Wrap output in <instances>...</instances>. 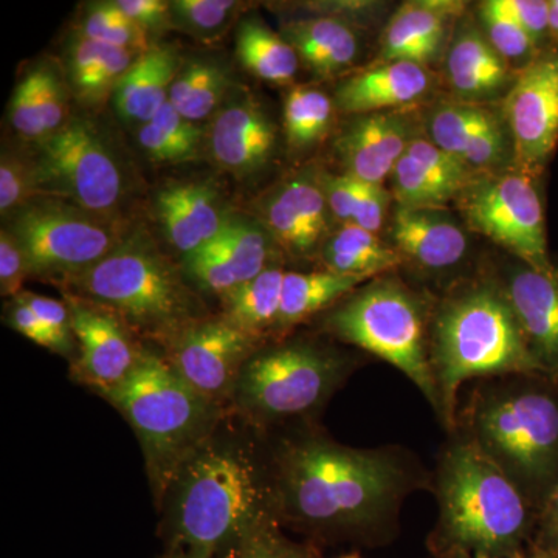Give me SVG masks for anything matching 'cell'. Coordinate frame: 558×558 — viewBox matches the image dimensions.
<instances>
[{
  "label": "cell",
  "instance_id": "obj_1",
  "mask_svg": "<svg viewBox=\"0 0 558 558\" xmlns=\"http://www.w3.org/2000/svg\"><path fill=\"white\" fill-rule=\"evenodd\" d=\"M279 523L323 538L381 542L398 529L400 508L433 476L399 446L354 449L311 433L290 439L275 461Z\"/></svg>",
  "mask_w": 558,
  "mask_h": 558
},
{
  "label": "cell",
  "instance_id": "obj_2",
  "mask_svg": "<svg viewBox=\"0 0 558 558\" xmlns=\"http://www.w3.org/2000/svg\"><path fill=\"white\" fill-rule=\"evenodd\" d=\"M438 521L428 548L438 558H512L534 539L538 509L464 436L451 433L433 476Z\"/></svg>",
  "mask_w": 558,
  "mask_h": 558
},
{
  "label": "cell",
  "instance_id": "obj_3",
  "mask_svg": "<svg viewBox=\"0 0 558 558\" xmlns=\"http://www.w3.org/2000/svg\"><path fill=\"white\" fill-rule=\"evenodd\" d=\"M453 433L478 447L539 512L558 484V377L476 380Z\"/></svg>",
  "mask_w": 558,
  "mask_h": 558
},
{
  "label": "cell",
  "instance_id": "obj_4",
  "mask_svg": "<svg viewBox=\"0 0 558 558\" xmlns=\"http://www.w3.org/2000/svg\"><path fill=\"white\" fill-rule=\"evenodd\" d=\"M429 359L439 398L436 416L449 435L457 428L465 381L543 373L497 278L459 286L435 304Z\"/></svg>",
  "mask_w": 558,
  "mask_h": 558
},
{
  "label": "cell",
  "instance_id": "obj_5",
  "mask_svg": "<svg viewBox=\"0 0 558 558\" xmlns=\"http://www.w3.org/2000/svg\"><path fill=\"white\" fill-rule=\"evenodd\" d=\"M175 483L172 550L227 558L253 531L278 520L274 484L242 447L208 440Z\"/></svg>",
  "mask_w": 558,
  "mask_h": 558
},
{
  "label": "cell",
  "instance_id": "obj_6",
  "mask_svg": "<svg viewBox=\"0 0 558 558\" xmlns=\"http://www.w3.org/2000/svg\"><path fill=\"white\" fill-rule=\"evenodd\" d=\"M106 398L130 421L159 494L209 440L216 403L186 384L167 359L140 352L130 376Z\"/></svg>",
  "mask_w": 558,
  "mask_h": 558
},
{
  "label": "cell",
  "instance_id": "obj_7",
  "mask_svg": "<svg viewBox=\"0 0 558 558\" xmlns=\"http://www.w3.org/2000/svg\"><path fill=\"white\" fill-rule=\"evenodd\" d=\"M80 299L100 304L143 336L172 343L194 325L197 303L170 260L143 238L117 245L69 278Z\"/></svg>",
  "mask_w": 558,
  "mask_h": 558
},
{
  "label": "cell",
  "instance_id": "obj_8",
  "mask_svg": "<svg viewBox=\"0 0 558 558\" xmlns=\"http://www.w3.org/2000/svg\"><path fill=\"white\" fill-rule=\"evenodd\" d=\"M433 311L435 306L416 290L399 278L381 275L341 301L326 326L344 343L409 377L438 414V389L429 359Z\"/></svg>",
  "mask_w": 558,
  "mask_h": 558
},
{
  "label": "cell",
  "instance_id": "obj_9",
  "mask_svg": "<svg viewBox=\"0 0 558 558\" xmlns=\"http://www.w3.org/2000/svg\"><path fill=\"white\" fill-rule=\"evenodd\" d=\"M354 366L332 349L292 341L256 352L233 396L244 413L266 424L306 417L332 398Z\"/></svg>",
  "mask_w": 558,
  "mask_h": 558
},
{
  "label": "cell",
  "instance_id": "obj_10",
  "mask_svg": "<svg viewBox=\"0 0 558 558\" xmlns=\"http://www.w3.org/2000/svg\"><path fill=\"white\" fill-rule=\"evenodd\" d=\"M33 175L35 193L65 197L90 215L109 213L123 196L116 157L94 126L81 119L40 140Z\"/></svg>",
  "mask_w": 558,
  "mask_h": 558
},
{
  "label": "cell",
  "instance_id": "obj_11",
  "mask_svg": "<svg viewBox=\"0 0 558 558\" xmlns=\"http://www.w3.org/2000/svg\"><path fill=\"white\" fill-rule=\"evenodd\" d=\"M9 231L39 277H75L119 245L90 213L57 201L27 202Z\"/></svg>",
  "mask_w": 558,
  "mask_h": 558
},
{
  "label": "cell",
  "instance_id": "obj_12",
  "mask_svg": "<svg viewBox=\"0 0 558 558\" xmlns=\"http://www.w3.org/2000/svg\"><path fill=\"white\" fill-rule=\"evenodd\" d=\"M473 230L538 270H554L546 240L545 207L535 178L517 171L472 182L459 196Z\"/></svg>",
  "mask_w": 558,
  "mask_h": 558
},
{
  "label": "cell",
  "instance_id": "obj_13",
  "mask_svg": "<svg viewBox=\"0 0 558 558\" xmlns=\"http://www.w3.org/2000/svg\"><path fill=\"white\" fill-rule=\"evenodd\" d=\"M506 120L519 171L537 179L558 145V47L523 65L506 98Z\"/></svg>",
  "mask_w": 558,
  "mask_h": 558
},
{
  "label": "cell",
  "instance_id": "obj_14",
  "mask_svg": "<svg viewBox=\"0 0 558 558\" xmlns=\"http://www.w3.org/2000/svg\"><path fill=\"white\" fill-rule=\"evenodd\" d=\"M255 343L226 318L197 322L172 341L168 362L194 391L218 405L233 395L242 368L256 354Z\"/></svg>",
  "mask_w": 558,
  "mask_h": 558
},
{
  "label": "cell",
  "instance_id": "obj_15",
  "mask_svg": "<svg viewBox=\"0 0 558 558\" xmlns=\"http://www.w3.org/2000/svg\"><path fill=\"white\" fill-rule=\"evenodd\" d=\"M271 234L253 220L230 216L218 236L193 255L185 267L202 288L223 296L269 269Z\"/></svg>",
  "mask_w": 558,
  "mask_h": 558
},
{
  "label": "cell",
  "instance_id": "obj_16",
  "mask_svg": "<svg viewBox=\"0 0 558 558\" xmlns=\"http://www.w3.org/2000/svg\"><path fill=\"white\" fill-rule=\"evenodd\" d=\"M68 306L81 347V376L109 395L126 380L142 351L134 348L128 326L112 311L80 296H69Z\"/></svg>",
  "mask_w": 558,
  "mask_h": 558
},
{
  "label": "cell",
  "instance_id": "obj_17",
  "mask_svg": "<svg viewBox=\"0 0 558 558\" xmlns=\"http://www.w3.org/2000/svg\"><path fill=\"white\" fill-rule=\"evenodd\" d=\"M497 281L532 357L543 373L558 377V267L538 270L519 260Z\"/></svg>",
  "mask_w": 558,
  "mask_h": 558
},
{
  "label": "cell",
  "instance_id": "obj_18",
  "mask_svg": "<svg viewBox=\"0 0 558 558\" xmlns=\"http://www.w3.org/2000/svg\"><path fill=\"white\" fill-rule=\"evenodd\" d=\"M416 138L413 120L405 110L355 117L337 140L348 174L381 185Z\"/></svg>",
  "mask_w": 558,
  "mask_h": 558
},
{
  "label": "cell",
  "instance_id": "obj_19",
  "mask_svg": "<svg viewBox=\"0 0 558 558\" xmlns=\"http://www.w3.org/2000/svg\"><path fill=\"white\" fill-rule=\"evenodd\" d=\"M208 142L213 159L244 179L266 167L277 143V130L258 102L241 95L219 110Z\"/></svg>",
  "mask_w": 558,
  "mask_h": 558
},
{
  "label": "cell",
  "instance_id": "obj_20",
  "mask_svg": "<svg viewBox=\"0 0 558 558\" xmlns=\"http://www.w3.org/2000/svg\"><path fill=\"white\" fill-rule=\"evenodd\" d=\"M391 236L402 259L427 274L454 269L468 255L464 230L442 209L398 207Z\"/></svg>",
  "mask_w": 558,
  "mask_h": 558
},
{
  "label": "cell",
  "instance_id": "obj_21",
  "mask_svg": "<svg viewBox=\"0 0 558 558\" xmlns=\"http://www.w3.org/2000/svg\"><path fill=\"white\" fill-rule=\"evenodd\" d=\"M433 86L432 73L416 62L395 61L352 75L336 90V106L344 113L387 112L424 98Z\"/></svg>",
  "mask_w": 558,
  "mask_h": 558
},
{
  "label": "cell",
  "instance_id": "obj_22",
  "mask_svg": "<svg viewBox=\"0 0 558 558\" xmlns=\"http://www.w3.org/2000/svg\"><path fill=\"white\" fill-rule=\"evenodd\" d=\"M156 209L165 236L185 258L215 240L229 218L218 193L205 183L167 186L157 196Z\"/></svg>",
  "mask_w": 558,
  "mask_h": 558
},
{
  "label": "cell",
  "instance_id": "obj_23",
  "mask_svg": "<svg viewBox=\"0 0 558 558\" xmlns=\"http://www.w3.org/2000/svg\"><path fill=\"white\" fill-rule=\"evenodd\" d=\"M462 10L464 3L446 0L403 3L385 28L377 64L395 61L428 64L438 57L450 21Z\"/></svg>",
  "mask_w": 558,
  "mask_h": 558
},
{
  "label": "cell",
  "instance_id": "obj_24",
  "mask_svg": "<svg viewBox=\"0 0 558 558\" xmlns=\"http://www.w3.org/2000/svg\"><path fill=\"white\" fill-rule=\"evenodd\" d=\"M328 208L318 180H290L267 202V230L290 253L307 256L328 231Z\"/></svg>",
  "mask_w": 558,
  "mask_h": 558
},
{
  "label": "cell",
  "instance_id": "obj_25",
  "mask_svg": "<svg viewBox=\"0 0 558 558\" xmlns=\"http://www.w3.org/2000/svg\"><path fill=\"white\" fill-rule=\"evenodd\" d=\"M179 70L172 47L153 46L143 51L113 90V109L120 119L140 124L153 120L170 100Z\"/></svg>",
  "mask_w": 558,
  "mask_h": 558
},
{
  "label": "cell",
  "instance_id": "obj_26",
  "mask_svg": "<svg viewBox=\"0 0 558 558\" xmlns=\"http://www.w3.org/2000/svg\"><path fill=\"white\" fill-rule=\"evenodd\" d=\"M447 75L451 87L468 102L497 97L513 83L509 62L494 49L484 33L472 27L459 33L451 44Z\"/></svg>",
  "mask_w": 558,
  "mask_h": 558
},
{
  "label": "cell",
  "instance_id": "obj_27",
  "mask_svg": "<svg viewBox=\"0 0 558 558\" xmlns=\"http://www.w3.org/2000/svg\"><path fill=\"white\" fill-rule=\"evenodd\" d=\"M282 38L295 49L300 60L318 76L337 75L359 54V38L341 20L322 16L289 22Z\"/></svg>",
  "mask_w": 558,
  "mask_h": 558
},
{
  "label": "cell",
  "instance_id": "obj_28",
  "mask_svg": "<svg viewBox=\"0 0 558 558\" xmlns=\"http://www.w3.org/2000/svg\"><path fill=\"white\" fill-rule=\"evenodd\" d=\"M365 282L366 279L344 277L329 270L306 271V274L286 271L278 330L293 328L304 319L329 310Z\"/></svg>",
  "mask_w": 558,
  "mask_h": 558
},
{
  "label": "cell",
  "instance_id": "obj_29",
  "mask_svg": "<svg viewBox=\"0 0 558 558\" xmlns=\"http://www.w3.org/2000/svg\"><path fill=\"white\" fill-rule=\"evenodd\" d=\"M322 256L326 270L366 281L387 275L403 263L398 250L384 244L376 233L355 223H344L323 245Z\"/></svg>",
  "mask_w": 558,
  "mask_h": 558
},
{
  "label": "cell",
  "instance_id": "obj_30",
  "mask_svg": "<svg viewBox=\"0 0 558 558\" xmlns=\"http://www.w3.org/2000/svg\"><path fill=\"white\" fill-rule=\"evenodd\" d=\"M286 271L270 266L252 281L223 295L226 319L252 339L278 330Z\"/></svg>",
  "mask_w": 558,
  "mask_h": 558
},
{
  "label": "cell",
  "instance_id": "obj_31",
  "mask_svg": "<svg viewBox=\"0 0 558 558\" xmlns=\"http://www.w3.org/2000/svg\"><path fill=\"white\" fill-rule=\"evenodd\" d=\"M236 53L252 75L269 83L284 84L299 73L295 49L256 20L241 22L236 32Z\"/></svg>",
  "mask_w": 558,
  "mask_h": 558
},
{
  "label": "cell",
  "instance_id": "obj_32",
  "mask_svg": "<svg viewBox=\"0 0 558 558\" xmlns=\"http://www.w3.org/2000/svg\"><path fill=\"white\" fill-rule=\"evenodd\" d=\"M229 86V76L219 64L193 61L179 70L168 101L180 116L196 123L207 119L222 105Z\"/></svg>",
  "mask_w": 558,
  "mask_h": 558
},
{
  "label": "cell",
  "instance_id": "obj_33",
  "mask_svg": "<svg viewBox=\"0 0 558 558\" xmlns=\"http://www.w3.org/2000/svg\"><path fill=\"white\" fill-rule=\"evenodd\" d=\"M138 143L149 159L161 163H179L196 159L202 131L196 123L180 116L168 101L153 120L140 126Z\"/></svg>",
  "mask_w": 558,
  "mask_h": 558
},
{
  "label": "cell",
  "instance_id": "obj_34",
  "mask_svg": "<svg viewBox=\"0 0 558 558\" xmlns=\"http://www.w3.org/2000/svg\"><path fill=\"white\" fill-rule=\"evenodd\" d=\"M333 117V101L314 87H293L284 102V130L292 148L304 149L322 142Z\"/></svg>",
  "mask_w": 558,
  "mask_h": 558
},
{
  "label": "cell",
  "instance_id": "obj_35",
  "mask_svg": "<svg viewBox=\"0 0 558 558\" xmlns=\"http://www.w3.org/2000/svg\"><path fill=\"white\" fill-rule=\"evenodd\" d=\"M498 117L475 102H442L429 120L432 142L462 161L469 143Z\"/></svg>",
  "mask_w": 558,
  "mask_h": 558
},
{
  "label": "cell",
  "instance_id": "obj_36",
  "mask_svg": "<svg viewBox=\"0 0 558 558\" xmlns=\"http://www.w3.org/2000/svg\"><path fill=\"white\" fill-rule=\"evenodd\" d=\"M233 0H174L170 2L172 28L201 40L219 39L236 17Z\"/></svg>",
  "mask_w": 558,
  "mask_h": 558
},
{
  "label": "cell",
  "instance_id": "obj_37",
  "mask_svg": "<svg viewBox=\"0 0 558 558\" xmlns=\"http://www.w3.org/2000/svg\"><path fill=\"white\" fill-rule=\"evenodd\" d=\"M81 36L120 49H148V33L142 31L116 2L94 3L81 24Z\"/></svg>",
  "mask_w": 558,
  "mask_h": 558
},
{
  "label": "cell",
  "instance_id": "obj_38",
  "mask_svg": "<svg viewBox=\"0 0 558 558\" xmlns=\"http://www.w3.org/2000/svg\"><path fill=\"white\" fill-rule=\"evenodd\" d=\"M395 196L399 207L413 209H440L444 204L454 199V194L424 170L421 163L409 153L392 171Z\"/></svg>",
  "mask_w": 558,
  "mask_h": 558
},
{
  "label": "cell",
  "instance_id": "obj_39",
  "mask_svg": "<svg viewBox=\"0 0 558 558\" xmlns=\"http://www.w3.org/2000/svg\"><path fill=\"white\" fill-rule=\"evenodd\" d=\"M480 10L487 39L506 61H523L526 65L543 50L517 22L484 5Z\"/></svg>",
  "mask_w": 558,
  "mask_h": 558
},
{
  "label": "cell",
  "instance_id": "obj_40",
  "mask_svg": "<svg viewBox=\"0 0 558 558\" xmlns=\"http://www.w3.org/2000/svg\"><path fill=\"white\" fill-rule=\"evenodd\" d=\"M227 558H315L307 546L290 542L279 520H270L253 531Z\"/></svg>",
  "mask_w": 558,
  "mask_h": 558
},
{
  "label": "cell",
  "instance_id": "obj_41",
  "mask_svg": "<svg viewBox=\"0 0 558 558\" xmlns=\"http://www.w3.org/2000/svg\"><path fill=\"white\" fill-rule=\"evenodd\" d=\"M35 193L33 163H27L16 154L3 153L0 163V209L9 216L24 207L31 194Z\"/></svg>",
  "mask_w": 558,
  "mask_h": 558
},
{
  "label": "cell",
  "instance_id": "obj_42",
  "mask_svg": "<svg viewBox=\"0 0 558 558\" xmlns=\"http://www.w3.org/2000/svg\"><path fill=\"white\" fill-rule=\"evenodd\" d=\"M10 121L14 131L28 140H44L38 102V73L31 70L17 84L10 101Z\"/></svg>",
  "mask_w": 558,
  "mask_h": 558
},
{
  "label": "cell",
  "instance_id": "obj_43",
  "mask_svg": "<svg viewBox=\"0 0 558 558\" xmlns=\"http://www.w3.org/2000/svg\"><path fill=\"white\" fill-rule=\"evenodd\" d=\"M483 5L517 22L545 49L546 40L550 39L548 0H487Z\"/></svg>",
  "mask_w": 558,
  "mask_h": 558
},
{
  "label": "cell",
  "instance_id": "obj_44",
  "mask_svg": "<svg viewBox=\"0 0 558 558\" xmlns=\"http://www.w3.org/2000/svg\"><path fill=\"white\" fill-rule=\"evenodd\" d=\"M36 73H38L40 124H43L44 138H47L68 123L65 89L57 70L51 69L50 65H39L36 68Z\"/></svg>",
  "mask_w": 558,
  "mask_h": 558
},
{
  "label": "cell",
  "instance_id": "obj_45",
  "mask_svg": "<svg viewBox=\"0 0 558 558\" xmlns=\"http://www.w3.org/2000/svg\"><path fill=\"white\" fill-rule=\"evenodd\" d=\"M25 306L28 307L47 326V329L53 333L58 344H60L61 354H70L72 351V317H70V311L68 303H61V301L49 299V296H39L35 293L24 292L17 295Z\"/></svg>",
  "mask_w": 558,
  "mask_h": 558
},
{
  "label": "cell",
  "instance_id": "obj_46",
  "mask_svg": "<svg viewBox=\"0 0 558 558\" xmlns=\"http://www.w3.org/2000/svg\"><path fill=\"white\" fill-rule=\"evenodd\" d=\"M509 140L506 138V132L502 130L499 120L494 121L486 130L481 131L465 149L462 163L472 170H488L497 167L506 157Z\"/></svg>",
  "mask_w": 558,
  "mask_h": 558
},
{
  "label": "cell",
  "instance_id": "obj_47",
  "mask_svg": "<svg viewBox=\"0 0 558 558\" xmlns=\"http://www.w3.org/2000/svg\"><path fill=\"white\" fill-rule=\"evenodd\" d=\"M328 207L337 219L352 223L357 207L360 180L351 174H323L318 178Z\"/></svg>",
  "mask_w": 558,
  "mask_h": 558
},
{
  "label": "cell",
  "instance_id": "obj_48",
  "mask_svg": "<svg viewBox=\"0 0 558 558\" xmlns=\"http://www.w3.org/2000/svg\"><path fill=\"white\" fill-rule=\"evenodd\" d=\"M27 260L9 230L0 233V289L3 296L21 295L22 282L28 277Z\"/></svg>",
  "mask_w": 558,
  "mask_h": 558
},
{
  "label": "cell",
  "instance_id": "obj_49",
  "mask_svg": "<svg viewBox=\"0 0 558 558\" xmlns=\"http://www.w3.org/2000/svg\"><path fill=\"white\" fill-rule=\"evenodd\" d=\"M388 204L389 196L384 186L360 180L357 207L352 223L371 233H377L384 226Z\"/></svg>",
  "mask_w": 558,
  "mask_h": 558
},
{
  "label": "cell",
  "instance_id": "obj_50",
  "mask_svg": "<svg viewBox=\"0 0 558 558\" xmlns=\"http://www.w3.org/2000/svg\"><path fill=\"white\" fill-rule=\"evenodd\" d=\"M117 7L146 33L172 28L170 2L161 0H116Z\"/></svg>",
  "mask_w": 558,
  "mask_h": 558
},
{
  "label": "cell",
  "instance_id": "obj_51",
  "mask_svg": "<svg viewBox=\"0 0 558 558\" xmlns=\"http://www.w3.org/2000/svg\"><path fill=\"white\" fill-rule=\"evenodd\" d=\"M9 323L11 328L20 332L21 336H24L25 339L61 354L60 344H58L53 333L47 329V326L20 299H14L13 304H11Z\"/></svg>",
  "mask_w": 558,
  "mask_h": 558
},
{
  "label": "cell",
  "instance_id": "obj_52",
  "mask_svg": "<svg viewBox=\"0 0 558 558\" xmlns=\"http://www.w3.org/2000/svg\"><path fill=\"white\" fill-rule=\"evenodd\" d=\"M531 548L550 550L558 554V484L539 510L537 529Z\"/></svg>",
  "mask_w": 558,
  "mask_h": 558
},
{
  "label": "cell",
  "instance_id": "obj_53",
  "mask_svg": "<svg viewBox=\"0 0 558 558\" xmlns=\"http://www.w3.org/2000/svg\"><path fill=\"white\" fill-rule=\"evenodd\" d=\"M549 7V38L558 47V0H548Z\"/></svg>",
  "mask_w": 558,
  "mask_h": 558
},
{
  "label": "cell",
  "instance_id": "obj_54",
  "mask_svg": "<svg viewBox=\"0 0 558 558\" xmlns=\"http://www.w3.org/2000/svg\"><path fill=\"white\" fill-rule=\"evenodd\" d=\"M529 558H558V554L545 549L529 548Z\"/></svg>",
  "mask_w": 558,
  "mask_h": 558
},
{
  "label": "cell",
  "instance_id": "obj_55",
  "mask_svg": "<svg viewBox=\"0 0 558 558\" xmlns=\"http://www.w3.org/2000/svg\"><path fill=\"white\" fill-rule=\"evenodd\" d=\"M167 558H209L207 556H201V554L183 553V550H171L170 556Z\"/></svg>",
  "mask_w": 558,
  "mask_h": 558
},
{
  "label": "cell",
  "instance_id": "obj_56",
  "mask_svg": "<svg viewBox=\"0 0 558 558\" xmlns=\"http://www.w3.org/2000/svg\"><path fill=\"white\" fill-rule=\"evenodd\" d=\"M512 558H529V550H526V553L519 554V556H515V557H512Z\"/></svg>",
  "mask_w": 558,
  "mask_h": 558
},
{
  "label": "cell",
  "instance_id": "obj_57",
  "mask_svg": "<svg viewBox=\"0 0 558 558\" xmlns=\"http://www.w3.org/2000/svg\"><path fill=\"white\" fill-rule=\"evenodd\" d=\"M340 558H362V557H359V556H355V554H352V556H344V557H340Z\"/></svg>",
  "mask_w": 558,
  "mask_h": 558
}]
</instances>
